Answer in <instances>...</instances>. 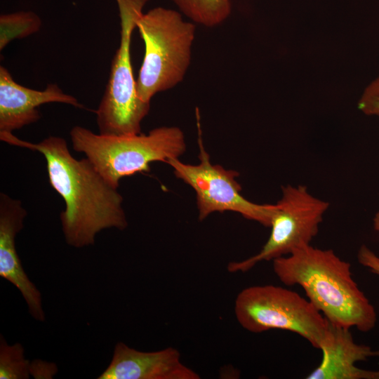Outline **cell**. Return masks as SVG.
I'll list each match as a JSON object with an SVG mask.
<instances>
[{
  "instance_id": "6da1fadb",
  "label": "cell",
  "mask_w": 379,
  "mask_h": 379,
  "mask_svg": "<svg viewBox=\"0 0 379 379\" xmlns=\"http://www.w3.org/2000/svg\"><path fill=\"white\" fill-rule=\"evenodd\" d=\"M0 140L38 152L45 158L49 183L65 202L60 219L69 246L77 248L92 246L102 230L127 227L123 197L117 188L86 157L75 159L64 138L49 136L34 143L19 139L13 133H0Z\"/></svg>"
},
{
  "instance_id": "7a4b0ae2",
  "label": "cell",
  "mask_w": 379,
  "mask_h": 379,
  "mask_svg": "<svg viewBox=\"0 0 379 379\" xmlns=\"http://www.w3.org/2000/svg\"><path fill=\"white\" fill-rule=\"evenodd\" d=\"M273 270L286 286L298 285L331 324L361 332L373 329L377 314L352 277L350 264L331 249L310 244L272 260Z\"/></svg>"
},
{
  "instance_id": "3957f363",
  "label": "cell",
  "mask_w": 379,
  "mask_h": 379,
  "mask_svg": "<svg viewBox=\"0 0 379 379\" xmlns=\"http://www.w3.org/2000/svg\"><path fill=\"white\" fill-rule=\"evenodd\" d=\"M69 136L73 149L84 153L117 188L122 178L149 171L152 162L178 159L186 149L184 133L175 126L158 127L147 134L109 135L75 126Z\"/></svg>"
},
{
  "instance_id": "277c9868",
  "label": "cell",
  "mask_w": 379,
  "mask_h": 379,
  "mask_svg": "<svg viewBox=\"0 0 379 379\" xmlns=\"http://www.w3.org/2000/svg\"><path fill=\"white\" fill-rule=\"evenodd\" d=\"M136 27L145 45L136 90L141 100L150 103L154 95L183 80L190 65L196 25L175 10L156 7L139 17Z\"/></svg>"
},
{
  "instance_id": "5b68a950",
  "label": "cell",
  "mask_w": 379,
  "mask_h": 379,
  "mask_svg": "<svg viewBox=\"0 0 379 379\" xmlns=\"http://www.w3.org/2000/svg\"><path fill=\"white\" fill-rule=\"evenodd\" d=\"M120 18V43L113 60L105 91L95 111L99 133L128 135L140 133L141 122L150 103L137 93L131 57L132 34L149 0H115Z\"/></svg>"
},
{
  "instance_id": "8992f818",
  "label": "cell",
  "mask_w": 379,
  "mask_h": 379,
  "mask_svg": "<svg viewBox=\"0 0 379 379\" xmlns=\"http://www.w3.org/2000/svg\"><path fill=\"white\" fill-rule=\"evenodd\" d=\"M234 311L239 324L249 332L288 331L317 349L329 324L309 300L274 285L245 288L237 295Z\"/></svg>"
},
{
  "instance_id": "52a82bcc",
  "label": "cell",
  "mask_w": 379,
  "mask_h": 379,
  "mask_svg": "<svg viewBox=\"0 0 379 379\" xmlns=\"http://www.w3.org/2000/svg\"><path fill=\"white\" fill-rule=\"evenodd\" d=\"M329 204L312 195L303 185H288L276 204L270 237L259 253L227 265L230 272H245L261 261L288 255L294 250L310 244L317 234Z\"/></svg>"
},
{
  "instance_id": "ba28073f",
  "label": "cell",
  "mask_w": 379,
  "mask_h": 379,
  "mask_svg": "<svg viewBox=\"0 0 379 379\" xmlns=\"http://www.w3.org/2000/svg\"><path fill=\"white\" fill-rule=\"evenodd\" d=\"M198 142L199 164H185L178 158L171 159L166 164L173 168L178 178L195 191L199 220L214 212L229 211L270 227L276 204H258L244 198L241 194V187L237 181L239 173L212 164L201 137Z\"/></svg>"
},
{
  "instance_id": "9c48e42d",
  "label": "cell",
  "mask_w": 379,
  "mask_h": 379,
  "mask_svg": "<svg viewBox=\"0 0 379 379\" xmlns=\"http://www.w3.org/2000/svg\"><path fill=\"white\" fill-rule=\"evenodd\" d=\"M26 216L20 200L0 194V277L20 291L31 317L44 321L41 292L25 272L15 247V237L23 228Z\"/></svg>"
},
{
  "instance_id": "30bf717a",
  "label": "cell",
  "mask_w": 379,
  "mask_h": 379,
  "mask_svg": "<svg viewBox=\"0 0 379 379\" xmlns=\"http://www.w3.org/2000/svg\"><path fill=\"white\" fill-rule=\"evenodd\" d=\"M98 379H199L200 375L181 361L173 347L142 352L117 343L112 360Z\"/></svg>"
},
{
  "instance_id": "8fae6325",
  "label": "cell",
  "mask_w": 379,
  "mask_h": 379,
  "mask_svg": "<svg viewBox=\"0 0 379 379\" xmlns=\"http://www.w3.org/2000/svg\"><path fill=\"white\" fill-rule=\"evenodd\" d=\"M51 102L84 107L55 84H48L43 91L29 88L18 84L10 72L0 66V133H13L38 121L39 107Z\"/></svg>"
},
{
  "instance_id": "7c38bea8",
  "label": "cell",
  "mask_w": 379,
  "mask_h": 379,
  "mask_svg": "<svg viewBox=\"0 0 379 379\" xmlns=\"http://www.w3.org/2000/svg\"><path fill=\"white\" fill-rule=\"evenodd\" d=\"M322 359L307 379H379V370H365L356 363L379 357V350L354 342L349 328L329 322L319 348Z\"/></svg>"
},
{
  "instance_id": "4fadbf2b",
  "label": "cell",
  "mask_w": 379,
  "mask_h": 379,
  "mask_svg": "<svg viewBox=\"0 0 379 379\" xmlns=\"http://www.w3.org/2000/svg\"><path fill=\"white\" fill-rule=\"evenodd\" d=\"M196 23L212 27L223 22L230 15V0H171Z\"/></svg>"
},
{
  "instance_id": "5bb4252c",
  "label": "cell",
  "mask_w": 379,
  "mask_h": 379,
  "mask_svg": "<svg viewBox=\"0 0 379 379\" xmlns=\"http://www.w3.org/2000/svg\"><path fill=\"white\" fill-rule=\"evenodd\" d=\"M42 25L40 17L32 11H18L0 15V51L13 40L26 38L38 32Z\"/></svg>"
},
{
  "instance_id": "9a60e30c",
  "label": "cell",
  "mask_w": 379,
  "mask_h": 379,
  "mask_svg": "<svg viewBox=\"0 0 379 379\" xmlns=\"http://www.w3.org/2000/svg\"><path fill=\"white\" fill-rule=\"evenodd\" d=\"M29 365L22 345L20 343L8 345L1 335L0 379H28L31 376Z\"/></svg>"
},
{
  "instance_id": "2e32d148",
  "label": "cell",
  "mask_w": 379,
  "mask_h": 379,
  "mask_svg": "<svg viewBox=\"0 0 379 379\" xmlns=\"http://www.w3.org/2000/svg\"><path fill=\"white\" fill-rule=\"evenodd\" d=\"M358 108L366 115L379 117V77L365 88L359 100Z\"/></svg>"
},
{
  "instance_id": "e0dca14e",
  "label": "cell",
  "mask_w": 379,
  "mask_h": 379,
  "mask_svg": "<svg viewBox=\"0 0 379 379\" xmlns=\"http://www.w3.org/2000/svg\"><path fill=\"white\" fill-rule=\"evenodd\" d=\"M56 364L39 359L30 361L29 373L34 379H52L58 373Z\"/></svg>"
},
{
  "instance_id": "ac0fdd59",
  "label": "cell",
  "mask_w": 379,
  "mask_h": 379,
  "mask_svg": "<svg viewBox=\"0 0 379 379\" xmlns=\"http://www.w3.org/2000/svg\"><path fill=\"white\" fill-rule=\"evenodd\" d=\"M357 260L371 272L379 275V257L366 245H362L359 248Z\"/></svg>"
},
{
  "instance_id": "d6986e66",
  "label": "cell",
  "mask_w": 379,
  "mask_h": 379,
  "mask_svg": "<svg viewBox=\"0 0 379 379\" xmlns=\"http://www.w3.org/2000/svg\"><path fill=\"white\" fill-rule=\"evenodd\" d=\"M374 229L379 232V211L375 214L373 218Z\"/></svg>"
}]
</instances>
